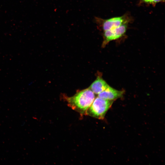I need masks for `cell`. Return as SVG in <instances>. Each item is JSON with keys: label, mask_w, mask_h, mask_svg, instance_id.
Segmentation results:
<instances>
[{"label": "cell", "mask_w": 165, "mask_h": 165, "mask_svg": "<svg viewBox=\"0 0 165 165\" xmlns=\"http://www.w3.org/2000/svg\"><path fill=\"white\" fill-rule=\"evenodd\" d=\"M143 2L149 3V4H155L159 2L163 1V0H142Z\"/></svg>", "instance_id": "7"}, {"label": "cell", "mask_w": 165, "mask_h": 165, "mask_svg": "<svg viewBox=\"0 0 165 165\" xmlns=\"http://www.w3.org/2000/svg\"><path fill=\"white\" fill-rule=\"evenodd\" d=\"M113 102V101L104 99L98 97L94 99L86 114L99 119H103Z\"/></svg>", "instance_id": "2"}, {"label": "cell", "mask_w": 165, "mask_h": 165, "mask_svg": "<svg viewBox=\"0 0 165 165\" xmlns=\"http://www.w3.org/2000/svg\"><path fill=\"white\" fill-rule=\"evenodd\" d=\"M109 86L101 77H98L90 86L89 88L96 94H98Z\"/></svg>", "instance_id": "6"}, {"label": "cell", "mask_w": 165, "mask_h": 165, "mask_svg": "<svg viewBox=\"0 0 165 165\" xmlns=\"http://www.w3.org/2000/svg\"><path fill=\"white\" fill-rule=\"evenodd\" d=\"M95 96L94 93L89 88L77 92L72 96L66 97L65 99L71 108L82 115L86 114Z\"/></svg>", "instance_id": "1"}, {"label": "cell", "mask_w": 165, "mask_h": 165, "mask_svg": "<svg viewBox=\"0 0 165 165\" xmlns=\"http://www.w3.org/2000/svg\"><path fill=\"white\" fill-rule=\"evenodd\" d=\"M124 92L116 90L109 86L98 94V97L106 100L114 101L123 96Z\"/></svg>", "instance_id": "5"}, {"label": "cell", "mask_w": 165, "mask_h": 165, "mask_svg": "<svg viewBox=\"0 0 165 165\" xmlns=\"http://www.w3.org/2000/svg\"><path fill=\"white\" fill-rule=\"evenodd\" d=\"M128 24H124L115 28L104 31L103 41L102 46H105L110 41L122 37L126 31Z\"/></svg>", "instance_id": "4"}, {"label": "cell", "mask_w": 165, "mask_h": 165, "mask_svg": "<svg viewBox=\"0 0 165 165\" xmlns=\"http://www.w3.org/2000/svg\"><path fill=\"white\" fill-rule=\"evenodd\" d=\"M94 19L98 28L104 31L111 30L124 24H128L129 20L128 17L126 15L107 20L95 17Z\"/></svg>", "instance_id": "3"}]
</instances>
